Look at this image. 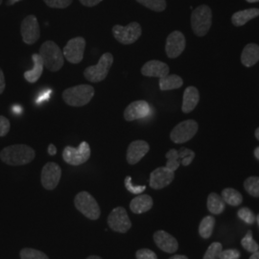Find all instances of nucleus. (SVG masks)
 Wrapping results in <instances>:
<instances>
[{
	"mask_svg": "<svg viewBox=\"0 0 259 259\" xmlns=\"http://www.w3.org/2000/svg\"><path fill=\"white\" fill-rule=\"evenodd\" d=\"M36 156L35 150L24 144L8 146L0 152L1 160L11 166L25 165L30 163Z\"/></svg>",
	"mask_w": 259,
	"mask_h": 259,
	"instance_id": "f257e3e1",
	"label": "nucleus"
},
{
	"mask_svg": "<svg viewBox=\"0 0 259 259\" xmlns=\"http://www.w3.org/2000/svg\"><path fill=\"white\" fill-rule=\"evenodd\" d=\"M45 66L51 72L59 71L65 65V57L61 48L52 40H47L39 48Z\"/></svg>",
	"mask_w": 259,
	"mask_h": 259,
	"instance_id": "f03ea898",
	"label": "nucleus"
},
{
	"mask_svg": "<svg viewBox=\"0 0 259 259\" xmlns=\"http://www.w3.org/2000/svg\"><path fill=\"white\" fill-rule=\"evenodd\" d=\"M95 93L93 85L79 84L66 89L63 93V99L65 104L71 107H83L91 102Z\"/></svg>",
	"mask_w": 259,
	"mask_h": 259,
	"instance_id": "7ed1b4c3",
	"label": "nucleus"
},
{
	"mask_svg": "<svg viewBox=\"0 0 259 259\" xmlns=\"http://www.w3.org/2000/svg\"><path fill=\"white\" fill-rule=\"evenodd\" d=\"M212 24V12L206 5H201L192 12L191 26L195 35L203 37L207 34Z\"/></svg>",
	"mask_w": 259,
	"mask_h": 259,
	"instance_id": "20e7f679",
	"label": "nucleus"
},
{
	"mask_svg": "<svg viewBox=\"0 0 259 259\" xmlns=\"http://www.w3.org/2000/svg\"><path fill=\"white\" fill-rule=\"evenodd\" d=\"M113 64V56L111 53H105L101 56L98 64L89 66L84 69L83 76L88 81L93 83H99L104 81L109 74L111 65Z\"/></svg>",
	"mask_w": 259,
	"mask_h": 259,
	"instance_id": "39448f33",
	"label": "nucleus"
},
{
	"mask_svg": "<svg viewBox=\"0 0 259 259\" xmlns=\"http://www.w3.org/2000/svg\"><path fill=\"white\" fill-rule=\"evenodd\" d=\"M76 208L91 220H97L100 217L101 210L96 200L87 191L76 195L74 200Z\"/></svg>",
	"mask_w": 259,
	"mask_h": 259,
	"instance_id": "423d86ee",
	"label": "nucleus"
},
{
	"mask_svg": "<svg viewBox=\"0 0 259 259\" xmlns=\"http://www.w3.org/2000/svg\"><path fill=\"white\" fill-rule=\"evenodd\" d=\"M142 28L138 22H131L127 26L114 25L112 34L117 41L122 45L128 46L136 42L141 36Z\"/></svg>",
	"mask_w": 259,
	"mask_h": 259,
	"instance_id": "0eeeda50",
	"label": "nucleus"
},
{
	"mask_svg": "<svg viewBox=\"0 0 259 259\" xmlns=\"http://www.w3.org/2000/svg\"><path fill=\"white\" fill-rule=\"evenodd\" d=\"M91 157V147L88 142L83 141L78 148L66 146L63 152V158L66 163L78 166L89 160Z\"/></svg>",
	"mask_w": 259,
	"mask_h": 259,
	"instance_id": "6e6552de",
	"label": "nucleus"
},
{
	"mask_svg": "<svg viewBox=\"0 0 259 259\" xmlns=\"http://www.w3.org/2000/svg\"><path fill=\"white\" fill-rule=\"evenodd\" d=\"M198 123L195 120L183 121L171 132L170 139L177 144L185 143L194 137L198 132Z\"/></svg>",
	"mask_w": 259,
	"mask_h": 259,
	"instance_id": "1a4fd4ad",
	"label": "nucleus"
},
{
	"mask_svg": "<svg viewBox=\"0 0 259 259\" xmlns=\"http://www.w3.org/2000/svg\"><path fill=\"white\" fill-rule=\"evenodd\" d=\"M85 39L82 37L71 38L65 46L63 54L67 62L77 65L83 61V52L85 48Z\"/></svg>",
	"mask_w": 259,
	"mask_h": 259,
	"instance_id": "9d476101",
	"label": "nucleus"
},
{
	"mask_svg": "<svg viewBox=\"0 0 259 259\" xmlns=\"http://www.w3.org/2000/svg\"><path fill=\"white\" fill-rule=\"evenodd\" d=\"M108 225L113 232L126 233L132 227L129 216L124 207H115L108 218Z\"/></svg>",
	"mask_w": 259,
	"mask_h": 259,
	"instance_id": "9b49d317",
	"label": "nucleus"
},
{
	"mask_svg": "<svg viewBox=\"0 0 259 259\" xmlns=\"http://www.w3.org/2000/svg\"><path fill=\"white\" fill-rule=\"evenodd\" d=\"M20 32L23 42L26 45H34L40 37V29L35 16L30 15L22 20Z\"/></svg>",
	"mask_w": 259,
	"mask_h": 259,
	"instance_id": "f8f14e48",
	"label": "nucleus"
},
{
	"mask_svg": "<svg viewBox=\"0 0 259 259\" xmlns=\"http://www.w3.org/2000/svg\"><path fill=\"white\" fill-rule=\"evenodd\" d=\"M62 169L55 162H48L41 170V185L47 190H53L59 185Z\"/></svg>",
	"mask_w": 259,
	"mask_h": 259,
	"instance_id": "ddd939ff",
	"label": "nucleus"
},
{
	"mask_svg": "<svg viewBox=\"0 0 259 259\" xmlns=\"http://www.w3.org/2000/svg\"><path fill=\"white\" fill-rule=\"evenodd\" d=\"M175 178V172L166 167H158L150 175V186L153 189L159 190L170 185Z\"/></svg>",
	"mask_w": 259,
	"mask_h": 259,
	"instance_id": "4468645a",
	"label": "nucleus"
},
{
	"mask_svg": "<svg viewBox=\"0 0 259 259\" xmlns=\"http://www.w3.org/2000/svg\"><path fill=\"white\" fill-rule=\"evenodd\" d=\"M185 49V37L182 32L174 31L167 37L165 52L168 58H178L184 52Z\"/></svg>",
	"mask_w": 259,
	"mask_h": 259,
	"instance_id": "2eb2a0df",
	"label": "nucleus"
},
{
	"mask_svg": "<svg viewBox=\"0 0 259 259\" xmlns=\"http://www.w3.org/2000/svg\"><path fill=\"white\" fill-rule=\"evenodd\" d=\"M150 113H151V107L148 103L143 100H139V101L131 103L126 108V110L124 111V118L125 120L131 122V121L145 118Z\"/></svg>",
	"mask_w": 259,
	"mask_h": 259,
	"instance_id": "dca6fc26",
	"label": "nucleus"
},
{
	"mask_svg": "<svg viewBox=\"0 0 259 259\" xmlns=\"http://www.w3.org/2000/svg\"><path fill=\"white\" fill-rule=\"evenodd\" d=\"M150 150L148 143L144 140L133 141L127 150V161L131 165L139 162Z\"/></svg>",
	"mask_w": 259,
	"mask_h": 259,
	"instance_id": "f3484780",
	"label": "nucleus"
},
{
	"mask_svg": "<svg viewBox=\"0 0 259 259\" xmlns=\"http://www.w3.org/2000/svg\"><path fill=\"white\" fill-rule=\"evenodd\" d=\"M154 240L160 250L168 253L175 252L179 248V244L176 238L164 231L155 232Z\"/></svg>",
	"mask_w": 259,
	"mask_h": 259,
	"instance_id": "a211bd4d",
	"label": "nucleus"
},
{
	"mask_svg": "<svg viewBox=\"0 0 259 259\" xmlns=\"http://www.w3.org/2000/svg\"><path fill=\"white\" fill-rule=\"evenodd\" d=\"M141 73L146 77L163 78L169 74V66L160 61H150L142 66Z\"/></svg>",
	"mask_w": 259,
	"mask_h": 259,
	"instance_id": "6ab92c4d",
	"label": "nucleus"
},
{
	"mask_svg": "<svg viewBox=\"0 0 259 259\" xmlns=\"http://www.w3.org/2000/svg\"><path fill=\"white\" fill-rule=\"evenodd\" d=\"M200 100V94L195 87H188L184 93L182 110L185 113H189L194 110Z\"/></svg>",
	"mask_w": 259,
	"mask_h": 259,
	"instance_id": "aec40b11",
	"label": "nucleus"
},
{
	"mask_svg": "<svg viewBox=\"0 0 259 259\" xmlns=\"http://www.w3.org/2000/svg\"><path fill=\"white\" fill-rule=\"evenodd\" d=\"M32 60L34 63V66L31 70H28L24 72V79L29 83H34L38 81V79L42 74L45 64H44L42 58L39 54H33Z\"/></svg>",
	"mask_w": 259,
	"mask_h": 259,
	"instance_id": "412c9836",
	"label": "nucleus"
},
{
	"mask_svg": "<svg viewBox=\"0 0 259 259\" xmlns=\"http://www.w3.org/2000/svg\"><path fill=\"white\" fill-rule=\"evenodd\" d=\"M153 206V199L149 195H139L132 200L130 204L131 210L136 214L149 211Z\"/></svg>",
	"mask_w": 259,
	"mask_h": 259,
	"instance_id": "4be33fe9",
	"label": "nucleus"
},
{
	"mask_svg": "<svg viewBox=\"0 0 259 259\" xmlns=\"http://www.w3.org/2000/svg\"><path fill=\"white\" fill-rule=\"evenodd\" d=\"M258 61L259 46L255 44H250L246 46L241 55L242 64L247 67H250L255 65Z\"/></svg>",
	"mask_w": 259,
	"mask_h": 259,
	"instance_id": "5701e85b",
	"label": "nucleus"
},
{
	"mask_svg": "<svg viewBox=\"0 0 259 259\" xmlns=\"http://www.w3.org/2000/svg\"><path fill=\"white\" fill-rule=\"evenodd\" d=\"M259 16V9L251 8V9L243 10L233 14L232 18V24L234 26H243L250 19H255Z\"/></svg>",
	"mask_w": 259,
	"mask_h": 259,
	"instance_id": "b1692460",
	"label": "nucleus"
},
{
	"mask_svg": "<svg viewBox=\"0 0 259 259\" xmlns=\"http://www.w3.org/2000/svg\"><path fill=\"white\" fill-rule=\"evenodd\" d=\"M183 84H184L183 79L178 75L168 74L165 77L159 79V89L162 92L180 89L181 87H183Z\"/></svg>",
	"mask_w": 259,
	"mask_h": 259,
	"instance_id": "393cba45",
	"label": "nucleus"
},
{
	"mask_svg": "<svg viewBox=\"0 0 259 259\" xmlns=\"http://www.w3.org/2000/svg\"><path fill=\"white\" fill-rule=\"evenodd\" d=\"M207 208L213 214H221L226 208V203L222 197L216 193L208 195L207 198Z\"/></svg>",
	"mask_w": 259,
	"mask_h": 259,
	"instance_id": "a878e982",
	"label": "nucleus"
},
{
	"mask_svg": "<svg viewBox=\"0 0 259 259\" xmlns=\"http://www.w3.org/2000/svg\"><path fill=\"white\" fill-rule=\"evenodd\" d=\"M223 200L225 201L226 204H230L232 206H237L240 205L243 202V197L240 192L233 188H226L222 191Z\"/></svg>",
	"mask_w": 259,
	"mask_h": 259,
	"instance_id": "bb28decb",
	"label": "nucleus"
},
{
	"mask_svg": "<svg viewBox=\"0 0 259 259\" xmlns=\"http://www.w3.org/2000/svg\"><path fill=\"white\" fill-rule=\"evenodd\" d=\"M214 226H215V218L210 215L205 216L199 226L200 235L204 239H208L212 234Z\"/></svg>",
	"mask_w": 259,
	"mask_h": 259,
	"instance_id": "cd10ccee",
	"label": "nucleus"
},
{
	"mask_svg": "<svg viewBox=\"0 0 259 259\" xmlns=\"http://www.w3.org/2000/svg\"><path fill=\"white\" fill-rule=\"evenodd\" d=\"M244 187L250 196L259 198V177L248 178L244 183Z\"/></svg>",
	"mask_w": 259,
	"mask_h": 259,
	"instance_id": "c85d7f7f",
	"label": "nucleus"
},
{
	"mask_svg": "<svg viewBox=\"0 0 259 259\" xmlns=\"http://www.w3.org/2000/svg\"><path fill=\"white\" fill-rule=\"evenodd\" d=\"M139 4L155 12H163L166 9L165 0H137Z\"/></svg>",
	"mask_w": 259,
	"mask_h": 259,
	"instance_id": "c756f323",
	"label": "nucleus"
},
{
	"mask_svg": "<svg viewBox=\"0 0 259 259\" xmlns=\"http://www.w3.org/2000/svg\"><path fill=\"white\" fill-rule=\"evenodd\" d=\"M167 163L166 168L169 170L175 172L177 169L181 165L180 158H179V152L176 149H171L166 154Z\"/></svg>",
	"mask_w": 259,
	"mask_h": 259,
	"instance_id": "7c9ffc66",
	"label": "nucleus"
},
{
	"mask_svg": "<svg viewBox=\"0 0 259 259\" xmlns=\"http://www.w3.org/2000/svg\"><path fill=\"white\" fill-rule=\"evenodd\" d=\"M241 244L245 250L249 252H251V253L259 250V245L255 241L253 240L251 231H248L247 234L241 240Z\"/></svg>",
	"mask_w": 259,
	"mask_h": 259,
	"instance_id": "2f4dec72",
	"label": "nucleus"
},
{
	"mask_svg": "<svg viewBox=\"0 0 259 259\" xmlns=\"http://www.w3.org/2000/svg\"><path fill=\"white\" fill-rule=\"evenodd\" d=\"M178 152H179V158H180L181 165H183V166L190 165V163L194 159V152L192 150L187 148H181Z\"/></svg>",
	"mask_w": 259,
	"mask_h": 259,
	"instance_id": "473e14b6",
	"label": "nucleus"
},
{
	"mask_svg": "<svg viewBox=\"0 0 259 259\" xmlns=\"http://www.w3.org/2000/svg\"><path fill=\"white\" fill-rule=\"evenodd\" d=\"M20 258L21 259H49L47 254L42 251L35 249H22L20 250Z\"/></svg>",
	"mask_w": 259,
	"mask_h": 259,
	"instance_id": "72a5a7b5",
	"label": "nucleus"
},
{
	"mask_svg": "<svg viewBox=\"0 0 259 259\" xmlns=\"http://www.w3.org/2000/svg\"><path fill=\"white\" fill-rule=\"evenodd\" d=\"M222 250V244L219 242H214L205 251L203 259H219L220 253Z\"/></svg>",
	"mask_w": 259,
	"mask_h": 259,
	"instance_id": "f704fd0d",
	"label": "nucleus"
},
{
	"mask_svg": "<svg viewBox=\"0 0 259 259\" xmlns=\"http://www.w3.org/2000/svg\"><path fill=\"white\" fill-rule=\"evenodd\" d=\"M237 215L242 221H244L248 225H252L253 223L256 221V216L254 215V213L250 210L249 207H242L238 210Z\"/></svg>",
	"mask_w": 259,
	"mask_h": 259,
	"instance_id": "c9c22d12",
	"label": "nucleus"
},
{
	"mask_svg": "<svg viewBox=\"0 0 259 259\" xmlns=\"http://www.w3.org/2000/svg\"><path fill=\"white\" fill-rule=\"evenodd\" d=\"M125 187L127 188V190L129 192L136 195L142 194V192H144L146 189L145 185H134L132 178L130 176L126 177V179H125Z\"/></svg>",
	"mask_w": 259,
	"mask_h": 259,
	"instance_id": "e433bc0d",
	"label": "nucleus"
},
{
	"mask_svg": "<svg viewBox=\"0 0 259 259\" xmlns=\"http://www.w3.org/2000/svg\"><path fill=\"white\" fill-rule=\"evenodd\" d=\"M48 7L57 8V9H65L72 3L73 0H44Z\"/></svg>",
	"mask_w": 259,
	"mask_h": 259,
	"instance_id": "4c0bfd02",
	"label": "nucleus"
},
{
	"mask_svg": "<svg viewBox=\"0 0 259 259\" xmlns=\"http://www.w3.org/2000/svg\"><path fill=\"white\" fill-rule=\"evenodd\" d=\"M240 255L239 250L235 249H228L221 251L219 259H239Z\"/></svg>",
	"mask_w": 259,
	"mask_h": 259,
	"instance_id": "58836bf2",
	"label": "nucleus"
},
{
	"mask_svg": "<svg viewBox=\"0 0 259 259\" xmlns=\"http://www.w3.org/2000/svg\"><path fill=\"white\" fill-rule=\"evenodd\" d=\"M137 259H157V254L149 249H141L136 253Z\"/></svg>",
	"mask_w": 259,
	"mask_h": 259,
	"instance_id": "ea45409f",
	"label": "nucleus"
},
{
	"mask_svg": "<svg viewBox=\"0 0 259 259\" xmlns=\"http://www.w3.org/2000/svg\"><path fill=\"white\" fill-rule=\"evenodd\" d=\"M11 124L8 118L0 115V137H5L9 133Z\"/></svg>",
	"mask_w": 259,
	"mask_h": 259,
	"instance_id": "a19ab883",
	"label": "nucleus"
},
{
	"mask_svg": "<svg viewBox=\"0 0 259 259\" xmlns=\"http://www.w3.org/2000/svg\"><path fill=\"white\" fill-rule=\"evenodd\" d=\"M79 1L85 7H94L98 5L103 0H79Z\"/></svg>",
	"mask_w": 259,
	"mask_h": 259,
	"instance_id": "79ce46f5",
	"label": "nucleus"
},
{
	"mask_svg": "<svg viewBox=\"0 0 259 259\" xmlns=\"http://www.w3.org/2000/svg\"><path fill=\"white\" fill-rule=\"evenodd\" d=\"M50 94H51V91H49V90H47L46 92H44V93L40 94V96L38 97L37 99V104H39V103L44 102L45 100H47L49 98V96H50Z\"/></svg>",
	"mask_w": 259,
	"mask_h": 259,
	"instance_id": "37998d69",
	"label": "nucleus"
},
{
	"mask_svg": "<svg viewBox=\"0 0 259 259\" xmlns=\"http://www.w3.org/2000/svg\"><path fill=\"white\" fill-rule=\"evenodd\" d=\"M6 87V83H5V76L2 71V69L0 68V94H2Z\"/></svg>",
	"mask_w": 259,
	"mask_h": 259,
	"instance_id": "c03bdc74",
	"label": "nucleus"
},
{
	"mask_svg": "<svg viewBox=\"0 0 259 259\" xmlns=\"http://www.w3.org/2000/svg\"><path fill=\"white\" fill-rule=\"evenodd\" d=\"M48 154H49L50 156H55L56 154H57V148H56L55 145L50 144V145L48 146Z\"/></svg>",
	"mask_w": 259,
	"mask_h": 259,
	"instance_id": "a18cd8bd",
	"label": "nucleus"
},
{
	"mask_svg": "<svg viewBox=\"0 0 259 259\" xmlns=\"http://www.w3.org/2000/svg\"><path fill=\"white\" fill-rule=\"evenodd\" d=\"M169 259H188L187 256H185V255H181V254H175V255H173V256H171Z\"/></svg>",
	"mask_w": 259,
	"mask_h": 259,
	"instance_id": "49530a36",
	"label": "nucleus"
},
{
	"mask_svg": "<svg viewBox=\"0 0 259 259\" xmlns=\"http://www.w3.org/2000/svg\"><path fill=\"white\" fill-rule=\"evenodd\" d=\"M250 259H259V250L251 253Z\"/></svg>",
	"mask_w": 259,
	"mask_h": 259,
	"instance_id": "de8ad7c7",
	"label": "nucleus"
},
{
	"mask_svg": "<svg viewBox=\"0 0 259 259\" xmlns=\"http://www.w3.org/2000/svg\"><path fill=\"white\" fill-rule=\"evenodd\" d=\"M254 157H256L257 159L259 160V147H257V148H255V150H254Z\"/></svg>",
	"mask_w": 259,
	"mask_h": 259,
	"instance_id": "09e8293b",
	"label": "nucleus"
},
{
	"mask_svg": "<svg viewBox=\"0 0 259 259\" xmlns=\"http://www.w3.org/2000/svg\"><path fill=\"white\" fill-rule=\"evenodd\" d=\"M18 1H19V0H8V5H14Z\"/></svg>",
	"mask_w": 259,
	"mask_h": 259,
	"instance_id": "8fccbe9b",
	"label": "nucleus"
},
{
	"mask_svg": "<svg viewBox=\"0 0 259 259\" xmlns=\"http://www.w3.org/2000/svg\"><path fill=\"white\" fill-rule=\"evenodd\" d=\"M87 259H102L100 256H97V255H91L89 256Z\"/></svg>",
	"mask_w": 259,
	"mask_h": 259,
	"instance_id": "3c124183",
	"label": "nucleus"
},
{
	"mask_svg": "<svg viewBox=\"0 0 259 259\" xmlns=\"http://www.w3.org/2000/svg\"><path fill=\"white\" fill-rule=\"evenodd\" d=\"M255 138L259 140V128H257L255 131Z\"/></svg>",
	"mask_w": 259,
	"mask_h": 259,
	"instance_id": "603ef678",
	"label": "nucleus"
},
{
	"mask_svg": "<svg viewBox=\"0 0 259 259\" xmlns=\"http://www.w3.org/2000/svg\"><path fill=\"white\" fill-rule=\"evenodd\" d=\"M249 3H255V2H259V0H246Z\"/></svg>",
	"mask_w": 259,
	"mask_h": 259,
	"instance_id": "864d4df0",
	"label": "nucleus"
},
{
	"mask_svg": "<svg viewBox=\"0 0 259 259\" xmlns=\"http://www.w3.org/2000/svg\"><path fill=\"white\" fill-rule=\"evenodd\" d=\"M256 221H257V224H258V226H259V213H258V215H257V216H256Z\"/></svg>",
	"mask_w": 259,
	"mask_h": 259,
	"instance_id": "5fc2aeb1",
	"label": "nucleus"
},
{
	"mask_svg": "<svg viewBox=\"0 0 259 259\" xmlns=\"http://www.w3.org/2000/svg\"><path fill=\"white\" fill-rule=\"evenodd\" d=\"M1 4H2V0H0V5H1Z\"/></svg>",
	"mask_w": 259,
	"mask_h": 259,
	"instance_id": "6e6d98bb",
	"label": "nucleus"
}]
</instances>
